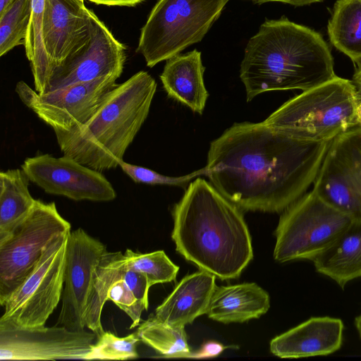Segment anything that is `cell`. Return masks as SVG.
<instances>
[{"label": "cell", "mask_w": 361, "mask_h": 361, "mask_svg": "<svg viewBox=\"0 0 361 361\" xmlns=\"http://www.w3.org/2000/svg\"><path fill=\"white\" fill-rule=\"evenodd\" d=\"M331 141L293 138L260 123H235L213 140L206 176L242 211L280 212L314 183Z\"/></svg>", "instance_id": "6da1fadb"}, {"label": "cell", "mask_w": 361, "mask_h": 361, "mask_svg": "<svg viewBox=\"0 0 361 361\" xmlns=\"http://www.w3.org/2000/svg\"><path fill=\"white\" fill-rule=\"evenodd\" d=\"M176 250L222 280L238 278L253 257L242 210L211 183L196 178L173 210Z\"/></svg>", "instance_id": "7a4b0ae2"}, {"label": "cell", "mask_w": 361, "mask_h": 361, "mask_svg": "<svg viewBox=\"0 0 361 361\" xmlns=\"http://www.w3.org/2000/svg\"><path fill=\"white\" fill-rule=\"evenodd\" d=\"M335 75L323 37L284 16L260 25L246 45L240 68L247 102L269 91L307 90Z\"/></svg>", "instance_id": "3957f363"}, {"label": "cell", "mask_w": 361, "mask_h": 361, "mask_svg": "<svg viewBox=\"0 0 361 361\" xmlns=\"http://www.w3.org/2000/svg\"><path fill=\"white\" fill-rule=\"evenodd\" d=\"M156 90L155 80L143 71L117 84L84 124L54 131L63 155L101 172L118 166L149 114Z\"/></svg>", "instance_id": "277c9868"}, {"label": "cell", "mask_w": 361, "mask_h": 361, "mask_svg": "<svg viewBox=\"0 0 361 361\" xmlns=\"http://www.w3.org/2000/svg\"><path fill=\"white\" fill-rule=\"evenodd\" d=\"M359 98L353 81L335 75L290 99L264 122L299 140L330 142L357 126Z\"/></svg>", "instance_id": "5b68a950"}, {"label": "cell", "mask_w": 361, "mask_h": 361, "mask_svg": "<svg viewBox=\"0 0 361 361\" xmlns=\"http://www.w3.org/2000/svg\"><path fill=\"white\" fill-rule=\"evenodd\" d=\"M229 0H159L141 29L137 51L152 68L200 42Z\"/></svg>", "instance_id": "8992f818"}, {"label": "cell", "mask_w": 361, "mask_h": 361, "mask_svg": "<svg viewBox=\"0 0 361 361\" xmlns=\"http://www.w3.org/2000/svg\"><path fill=\"white\" fill-rule=\"evenodd\" d=\"M353 219L313 190L288 207L280 217L275 235L274 259L281 262L312 261L329 247Z\"/></svg>", "instance_id": "52a82bcc"}, {"label": "cell", "mask_w": 361, "mask_h": 361, "mask_svg": "<svg viewBox=\"0 0 361 361\" xmlns=\"http://www.w3.org/2000/svg\"><path fill=\"white\" fill-rule=\"evenodd\" d=\"M69 233L49 243L32 271L6 299L0 324L24 329L45 326L61 300Z\"/></svg>", "instance_id": "ba28073f"}, {"label": "cell", "mask_w": 361, "mask_h": 361, "mask_svg": "<svg viewBox=\"0 0 361 361\" xmlns=\"http://www.w3.org/2000/svg\"><path fill=\"white\" fill-rule=\"evenodd\" d=\"M54 202L36 200L28 216L0 240V305L24 281L49 243L71 231Z\"/></svg>", "instance_id": "9c48e42d"}, {"label": "cell", "mask_w": 361, "mask_h": 361, "mask_svg": "<svg viewBox=\"0 0 361 361\" xmlns=\"http://www.w3.org/2000/svg\"><path fill=\"white\" fill-rule=\"evenodd\" d=\"M312 190L338 210L361 221V126L331 142Z\"/></svg>", "instance_id": "30bf717a"}, {"label": "cell", "mask_w": 361, "mask_h": 361, "mask_svg": "<svg viewBox=\"0 0 361 361\" xmlns=\"http://www.w3.org/2000/svg\"><path fill=\"white\" fill-rule=\"evenodd\" d=\"M116 75L75 84L39 94L20 81L16 92L23 103L54 131H68L84 124L117 84Z\"/></svg>", "instance_id": "8fae6325"}, {"label": "cell", "mask_w": 361, "mask_h": 361, "mask_svg": "<svg viewBox=\"0 0 361 361\" xmlns=\"http://www.w3.org/2000/svg\"><path fill=\"white\" fill-rule=\"evenodd\" d=\"M125 61L126 47L91 10L89 38L53 69L44 93L104 76L119 78Z\"/></svg>", "instance_id": "7c38bea8"}, {"label": "cell", "mask_w": 361, "mask_h": 361, "mask_svg": "<svg viewBox=\"0 0 361 361\" xmlns=\"http://www.w3.org/2000/svg\"><path fill=\"white\" fill-rule=\"evenodd\" d=\"M95 340L97 335L85 329L56 325L24 329L0 324V360H82Z\"/></svg>", "instance_id": "4fadbf2b"}, {"label": "cell", "mask_w": 361, "mask_h": 361, "mask_svg": "<svg viewBox=\"0 0 361 361\" xmlns=\"http://www.w3.org/2000/svg\"><path fill=\"white\" fill-rule=\"evenodd\" d=\"M21 169L30 180L47 193L75 201L108 202L116 193L111 183L97 170L66 156L40 154L27 158Z\"/></svg>", "instance_id": "5bb4252c"}, {"label": "cell", "mask_w": 361, "mask_h": 361, "mask_svg": "<svg viewBox=\"0 0 361 361\" xmlns=\"http://www.w3.org/2000/svg\"><path fill=\"white\" fill-rule=\"evenodd\" d=\"M106 246L83 229L70 231L64 269L61 307L56 326L84 330L85 310L95 268Z\"/></svg>", "instance_id": "9a60e30c"}, {"label": "cell", "mask_w": 361, "mask_h": 361, "mask_svg": "<svg viewBox=\"0 0 361 361\" xmlns=\"http://www.w3.org/2000/svg\"><path fill=\"white\" fill-rule=\"evenodd\" d=\"M90 11L84 0H45L43 32L50 75L89 38Z\"/></svg>", "instance_id": "2e32d148"}, {"label": "cell", "mask_w": 361, "mask_h": 361, "mask_svg": "<svg viewBox=\"0 0 361 361\" xmlns=\"http://www.w3.org/2000/svg\"><path fill=\"white\" fill-rule=\"evenodd\" d=\"M343 329L340 319L312 317L274 338L270 350L281 358L328 355L341 348Z\"/></svg>", "instance_id": "e0dca14e"}, {"label": "cell", "mask_w": 361, "mask_h": 361, "mask_svg": "<svg viewBox=\"0 0 361 361\" xmlns=\"http://www.w3.org/2000/svg\"><path fill=\"white\" fill-rule=\"evenodd\" d=\"M216 276L204 270L185 276L156 309L159 321L175 327H185L207 314L216 288Z\"/></svg>", "instance_id": "ac0fdd59"}, {"label": "cell", "mask_w": 361, "mask_h": 361, "mask_svg": "<svg viewBox=\"0 0 361 361\" xmlns=\"http://www.w3.org/2000/svg\"><path fill=\"white\" fill-rule=\"evenodd\" d=\"M204 70L201 52L197 49L166 60L160 80L167 96L202 114L209 96Z\"/></svg>", "instance_id": "d6986e66"}, {"label": "cell", "mask_w": 361, "mask_h": 361, "mask_svg": "<svg viewBox=\"0 0 361 361\" xmlns=\"http://www.w3.org/2000/svg\"><path fill=\"white\" fill-rule=\"evenodd\" d=\"M269 306L268 293L255 283L216 286L207 314L222 323L244 322L265 314Z\"/></svg>", "instance_id": "ffe728a7"}, {"label": "cell", "mask_w": 361, "mask_h": 361, "mask_svg": "<svg viewBox=\"0 0 361 361\" xmlns=\"http://www.w3.org/2000/svg\"><path fill=\"white\" fill-rule=\"evenodd\" d=\"M312 262L318 273L329 277L342 288L361 277V221L353 219Z\"/></svg>", "instance_id": "44dd1931"}, {"label": "cell", "mask_w": 361, "mask_h": 361, "mask_svg": "<svg viewBox=\"0 0 361 361\" xmlns=\"http://www.w3.org/2000/svg\"><path fill=\"white\" fill-rule=\"evenodd\" d=\"M29 181L23 169L0 172V240L23 221L35 204Z\"/></svg>", "instance_id": "7402d4cb"}, {"label": "cell", "mask_w": 361, "mask_h": 361, "mask_svg": "<svg viewBox=\"0 0 361 361\" xmlns=\"http://www.w3.org/2000/svg\"><path fill=\"white\" fill-rule=\"evenodd\" d=\"M127 267L121 252L106 251L99 261L92 278L85 310V326L99 337L104 331L101 317L111 285L123 278Z\"/></svg>", "instance_id": "603a6c76"}, {"label": "cell", "mask_w": 361, "mask_h": 361, "mask_svg": "<svg viewBox=\"0 0 361 361\" xmlns=\"http://www.w3.org/2000/svg\"><path fill=\"white\" fill-rule=\"evenodd\" d=\"M327 31L334 47L361 63V0H336Z\"/></svg>", "instance_id": "cb8c5ba5"}, {"label": "cell", "mask_w": 361, "mask_h": 361, "mask_svg": "<svg viewBox=\"0 0 361 361\" xmlns=\"http://www.w3.org/2000/svg\"><path fill=\"white\" fill-rule=\"evenodd\" d=\"M44 4L45 0H32L31 18L24 43L26 56L30 62L35 89L39 94L44 92L50 75L43 32Z\"/></svg>", "instance_id": "d4e9b609"}, {"label": "cell", "mask_w": 361, "mask_h": 361, "mask_svg": "<svg viewBox=\"0 0 361 361\" xmlns=\"http://www.w3.org/2000/svg\"><path fill=\"white\" fill-rule=\"evenodd\" d=\"M142 342L167 357H189L191 355L184 327H175L150 317L137 328Z\"/></svg>", "instance_id": "484cf974"}, {"label": "cell", "mask_w": 361, "mask_h": 361, "mask_svg": "<svg viewBox=\"0 0 361 361\" xmlns=\"http://www.w3.org/2000/svg\"><path fill=\"white\" fill-rule=\"evenodd\" d=\"M32 0H15L0 14V56L25 43Z\"/></svg>", "instance_id": "4316f807"}, {"label": "cell", "mask_w": 361, "mask_h": 361, "mask_svg": "<svg viewBox=\"0 0 361 361\" xmlns=\"http://www.w3.org/2000/svg\"><path fill=\"white\" fill-rule=\"evenodd\" d=\"M124 256L126 267L143 274L150 286L176 280L179 267L171 261L163 250L139 253L127 249Z\"/></svg>", "instance_id": "83f0119b"}, {"label": "cell", "mask_w": 361, "mask_h": 361, "mask_svg": "<svg viewBox=\"0 0 361 361\" xmlns=\"http://www.w3.org/2000/svg\"><path fill=\"white\" fill-rule=\"evenodd\" d=\"M140 338L137 332L118 337L111 331H104L92 344L85 360H127L138 357L137 343Z\"/></svg>", "instance_id": "f1b7e54d"}, {"label": "cell", "mask_w": 361, "mask_h": 361, "mask_svg": "<svg viewBox=\"0 0 361 361\" xmlns=\"http://www.w3.org/2000/svg\"><path fill=\"white\" fill-rule=\"evenodd\" d=\"M119 166L134 182L153 185H160L184 187L195 178L201 175L206 176L207 174L205 167L185 176L172 177L162 175L143 166L126 163L124 161L121 162Z\"/></svg>", "instance_id": "f546056e"}, {"label": "cell", "mask_w": 361, "mask_h": 361, "mask_svg": "<svg viewBox=\"0 0 361 361\" xmlns=\"http://www.w3.org/2000/svg\"><path fill=\"white\" fill-rule=\"evenodd\" d=\"M107 300L112 301L132 319L130 329L140 324L142 312L145 310V307L136 298L123 279L111 285L107 294Z\"/></svg>", "instance_id": "4dcf8cb0"}, {"label": "cell", "mask_w": 361, "mask_h": 361, "mask_svg": "<svg viewBox=\"0 0 361 361\" xmlns=\"http://www.w3.org/2000/svg\"><path fill=\"white\" fill-rule=\"evenodd\" d=\"M123 279L136 298L144 305L145 310H147L148 292L151 286L147 277L143 274L127 267Z\"/></svg>", "instance_id": "1f68e13d"}, {"label": "cell", "mask_w": 361, "mask_h": 361, "mask_svg": "<svg viewBox=\"0 0 361 361\" xmlns=\"http://www.w3.org/2000/svg\"><path fill=\"white\" fill-rule=\"evenodd\" d=\"M226 348L223 345L216 342H207L204 343L195 354L190 355L193 357H209L219 355Z\"/></svg>", "instance_id": "d6a6232c"}, {"label": "cell", "mask_w": 361, "mask_h": 361, "mask_svg": "<svg viewBox=\"0 0 361 361\" xmlns=\"http://www.w3.org/2000/svg\"><path fill=\"white\" fill-rule=\"evenodd\" d=\"M97 4L107 6H133L144 0H89Z\"/></svg>", "instance_id": "836d02e7"}, {"label": "cell", "mask_w": 361, "mask_h": 361, "mask_svg": "<svg viewBox=\"0 0 361 361\" xmlns=\"http://www.w3.org/2000/svg\"><path fill=\"white\" fill-rule=\"evenodd\" d=\"M255 3L262 4L270 1H277L288 4L294 6H303L314 3L322 2L324 0H250Z\"/></svg>", "instance_id": "e575fe53"}, {"label": "cell", "mask_w": 361, "mask_h": 361, "mask_svg": "<svg viewBox=\"0 0 361 361\" xmlns=\"http://www.w3.org/2000/svg\"><path fill=\"white\" fill-rule=\"evenodd\" d=\"M353 82L355 85L357 92L361 96V63H359L355 73L353 76Z\"/></svg>", "instance_id": "d590c367"}, {"label": "cell", "mask_w": 361, "mask_h": 361, "mask_svg": "<svg viewBox=\"0 0 361 361\" xmlns=\"http://www.w3.org/2000/svg\"><path fill=\"white\" fill-rule=\"evenodd\" d=\"M355 116L357 126H361V96L356 106Z\"/></svg>", "instance_id": "8d00e7d4"}, {"label": "cell", "mask_w": 361, "mask_h": 361, "mask_svg": "<svg viewBox=\"0 0 361 361\" xmlns=\"http://www.w3.org/2000/svg\"><path fill=\"white\" fill-rule=\"evenodd\" d=\"M15 0H0V14L2 13Z\"/></svg>", "instance_id": "74e56055"}, {"label": "cell", "mask_w": 361, "mask_h": 361, "mask_svg": "<svg viewBox=\"0 0 361 361\" xmlns=\"http://www.w3.org/2000/svg\"><path fill=\"white\" fill-rule=\"evenodd\" d=\"M355 324L356 326V329L358 332L360 337L361 338V322L355 320Z\"/></svg>", "instance_id": "f35d334b"}, {"label": "cell", "mask_w": 361, "mask_h": 361, "mask_svg": "<svg viewBox=\"0 0 361 361\" xmlns=\"http://www.w3.org/2000/svg\"><path fill=\"white\" fill-rule=\"evenodd\" d=\"M355 320L361 322V314H360L358 317H357Z\"/></svg>", "instance_id": "ab89813d"}]
</instances>
